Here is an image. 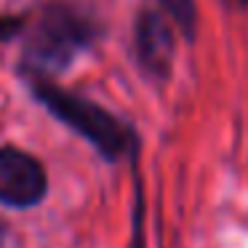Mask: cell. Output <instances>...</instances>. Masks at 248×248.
<instances>
[{"label": "cell", "instance_id": "obj_3", "mask_svg": "<svg viewBox=\"0 0 248 248\" xmlns=\"http://www.w3.org/2000/svg\"><path fill=\"white\" fill-rule=\"evenodd\" d=\"M48 192V173L35 155L14 144H0V203L8 208H32Z\"/></svg>", "mask_w": 248, "mask_h": 248}, {"label": "cell", "instance_id": "obj_4", "mask_svg": "<svg viewBox=\"0 0 248 248\" xmlns=\"http://www.w3.org/2000/svg\"><path fill=\"white\" fill-rule=\"evenodd\" d=\"M134 56L152 83H166L173 70V30L155 8H141L134 19Z\"/></svg>", "mask_w": 248, "mask_h": 248}, {"label": "cell", "instance_id": "obj_5", "mask_svg": "<svg viewBox=\"0 0 248 248\" xmlns=\"http://www.w3.org/2000/svg\"><path fill=\"white\" fill-rule=\"evenodd\" d=\"M160 6L171 16V22L182 30L184 38L195 40V32H198V6H195V0H160Z\"/></svg>", "mask_w": 248, "mask_h": 248}, {"label": "cell", "instance_id": "obj_6", "mask_svg": "<svg viewBox=\"0 0 248 248\" xmlns=\"http://www.w3.org/2000/svg\"><path fill=\"white\" fill-rule=\"evenodd\" d=\"M24 16H11V14H0V40L16 38L24 32Z\"/></svg>", "mask_w": 248, "mask_h": 248}, {"label": "cell", "instance_id": "obj_1", "mask_svg": "<svg viewBox=\"0 0 248 248\" xmlns=\"http://www.w3.org/2000/svg\"><path fill=\"white\" fill-rule=\"evenodd\" d=\"M99 24L88 11L67 0L43 3L30 27L24 30V46L19 72L22 78H51L64 72L99 38Z\"/></svg>", "mask_w": 248, "mask_h": 248}, {"label": "cell", "instance_id": "obj_7", "mask_svg": "<svg viewBox=\"0 0 248 248\" xmlns=\"http://www.w3.org/2000/svg\"><path fill=\"white\" fill-rule=\"evenodd\" d=\"M3 240H6V224H0V248H3Z\"/></svg>", "mask_w": 248, "mask_h": 248}, {"label": "cell", "instance_id": "obj_8", "mask_svg": "<svg viewBox=\"0 0 248 248\" xmlns=\"http://www.w3.org/2000/svg\"><path fill=\"white\" fill-rule=\"evenodd\" d=\"M232 3H235V6H243V8L248 6V0H232Z\"/></svg>", "mask_w": 248, "mask_h": 248}, {"label": "cell", "instance_id": "obj_2", "mask_svg": "<svg viewBox=\"0 0 248 248\" xmlns=\"http://www.w3.org/2000/svg\"><path fill=\"white\" fill-rule=\"evenodd\" d=\"M32 99L46 107L62 125L75 131L78 136L88 141L104 160H118L128 152L131 157L136 155V131L128 123L96 104L93 99H86L75 91H67L51 78H24Z\"/></svg>", "mask_w": 248, "mask_h": 248}]
</instances>
